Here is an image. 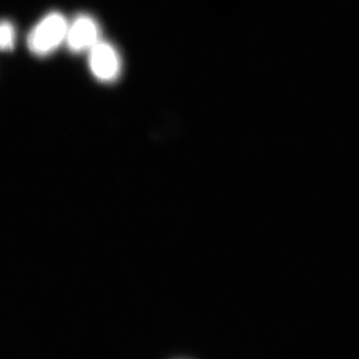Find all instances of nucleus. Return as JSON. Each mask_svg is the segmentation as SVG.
Listing matches in <instances>:
<instances>
[{
	"label": "nucleus",
	"mask_w": 359,
	"mask_h": 359,
	"mask_svg": "<svg viewBox=\"0 0 359 359\" xmlns=\"http://www.w3.org/2000/svg\"><path fill=\"white\" fill-rule=\"evenodd\" d=\"M15 26L11 21L0 20V52L13 51L15 46Z\"/></svg>",
	"instance_id": "20e7f679"
},
{
	"label": "nucleus",
	"mask_w": 359,
	"mask_h": 359,
	"mask_svg": "<svg viewBox=\"0 0 359 359\" xmlns=\"http://www.w3.org/2000/svg\"><path fill=\"white\" fill-rule=\"evenodd\" d=\"M89 52V68L98 81L114 83L122 73V60L114 45L100 40Z\"/></svg>",
	"instance_id": "f03ea898"
},
{
	"label": "nucleus",
	"mask_w": 359,
	"mask_h": 359,
	"mask_svg": "<svg viewBox=\"0 0 359 359\" xmlns=\"http://www.w3.org/2000/svg\"><path fill=\"white\" fill-rule=\"evenodd\" d=\"M68 21L57 11L45 15L27 36V46L33 55L46 57L57 50L65 42Z\"/></svg>",
	"instance_id": "f257e3e1"
},
{
	"label": "nucleus",
	"mask_w": 359,
	"mask_h": 359,
	"mask_svg": "<svg viewBox=\"0 0 359 359\" xmlns=\"http://www.w3.org/2000/svg\"><path fill=\"white\" fill-rule=\"evenodd\" d=\"M100 40V25L93 16L81 13L68 23L65 41L71 53L89 51Z\"/></svg>",
	"instance_id": "7ed1b4c3"
}]
</instances>
